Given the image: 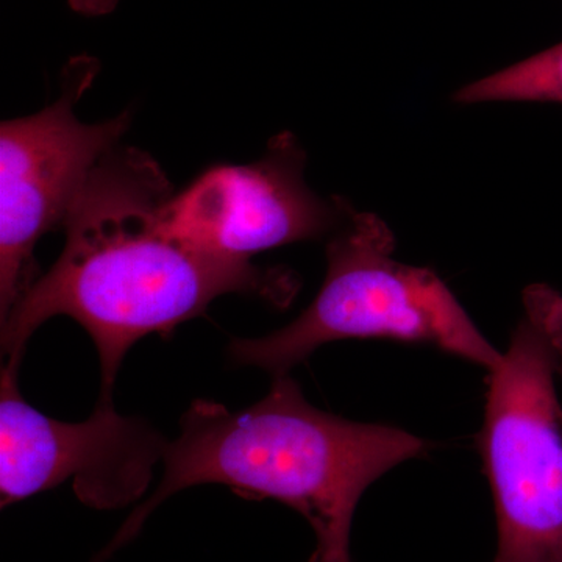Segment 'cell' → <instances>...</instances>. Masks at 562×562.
Wrapping results in <instances>:
<instances>
[{
    "label": "cell",
    "instance_id": "6da1fadb",
    "mask_svg": "<svg viewBox=\"0 0 562 562\" xmlns=\"http://www.w3.org/2000/svg\"><path fill=\"white\" fill-rule=\"evenodd\" d=\"M173 187L158 161L114 147L99 161L66 217V244L50 271L2 324L3 366L20 369L33 333L68 316L101 358V397H111L125 353L151 333L168 335L231 292L286 306L299 290L284 269L206 254L173 233Z\"/></svg>",
    "mask_w": 562,
    "mask_h": 562
},
{
    "label": "cell",
    "instance_id": "7a4b0ae2",
    "mask_svg": "<svg viewBox=\"0 0 562 562\" xmlns=\"http://www.w3.org/2000/svg\"><path fill=\"white\" fill-rule=\"evenodd\" d=\"M419 436L342 419L314 408L288 375L246 409L194 401L180 436L166 447L157 491L133 512L99 562L135 538L177 492L221 484L247 498H271L301 513L316 535L308 562H351L350 530L361 495L395 465L427 452Z\"/></svg>",
    "mask_w": 562,
    "mask_h": 562
},
{
    "label": "cell",
    "instance_id": "3957f363",
    "mask_svg": "<svg viewBox=\"0 0 562 562\" xmlns=\"http://www.w3.org/2000/svg\"><path fill=\"white\" fill-rule=\"evenodd\" d=\"M395 236L376 214L349 202L327 244L319 294L286 327L262 338L233 339V362L288 375L314 351L344 339L425 344L492 371L491 346L441 277L394 260Z\"/></svg>",
    "mask_w": 562,
    "mask_h": 562
},
{
    "label": "cell",
    "instance_id": "277c9868",
    "mask_svg": "<svg viewBox=\"0 0 562 562\" xmlns=\"http://www.w3.org/2000/svg\"><path fill=\"white\" fill-rule=\"evenodd\" d=\"M524 313L492 369L480 450L497 516L492 562H562V294L524 291Z\"/></svg>",
    "mask_w": 562,
    "mask_h": 562
},
{
    "label": "cell",
    "instance_id": "5b68a950",
    "mask_svg": "<svg viewBox=\"0 0 562 562\" xmlns=\"http://www.w3.org/2000/svg\"><path fill=\"white\" fill-rule=\"evenodd\" d=\"M98 72L94 58H72L57 101L0 125V322L38 280L36 244L65 225L95 166L131 127V111L98 124L77 120Z\"/></svg>",
    "mask_w": 562,
    "mask_h": 562
},
{
    "label": "cell",
    "instance_id": "8992f818",
    "mask_svg": "<svg viewBox=\"0 0 562 562\" xmlns=\"http://www.w3.org/2000/svg\"><path fill=\"white\" fill-rule=\"evenodd\" d=\"M20 369L0 376L2 506L72 480L77 497L95 509L124 508L154 479L169 442L146 420L121 416L101 397L90 419L68 424L36 412L21 395Z\"/></svg>",
    "mask_w": 562,
    "mask_h": 562
},
{
    "label": "cell",
    "instance_id": "52a82bcc",
    "mask_svg": "<svg viewBox=\"0 0 562 562\" xmlns=\"http://www.w3.org/2000/svg\"><path fill=\"white\" fill-rule=\"evenodd\" d=\"M306 154L279 133L260 160L206 169L168 206L177 236L206 254L250 261L261 251L330 236L346 199L319 198L305 181Z\"/></svg>",
    "mask_w": 562,
    "mask_h": 562
},
{
    "label": "cell",
    "instance_id": "ba28073f",
    "mask_svg": "<svg viewBox=\"0 0 562 562\" xmlns=\"http://www.w3.org/2000/svg\"><path fill=\"white\" fill-rule=\"evenodd\" d=\"M462 105L487 102L562 103V43L465 85L454 92Z\"/></svg>",
    "mask_w": 562,
    "mask_h": 562
},
{
    "label": "cell",
    "instance_id": "9c48e42d",
    "mask_svg": "<svg viewBox=\"0 0 562 562\" xmlns=\"http://www.w3.org/2000/svg\"><path fill=\"white\" fill-rule=\"evenodd\" d=\"M69 5L85 16H102L116 9L117 0H69Z\"/></svg>",
    "mask_w": 562,
    "mask_h": 562
},
{
    "label": "cell",
    "instance_id": "30bf717a",
    "mask_svg": "<svg viewBox=\"0 0 562 562\" xmlns=\"http://www.w3.org/2000/svg\"><path fill=\"white\" fill-rule=\"evenodd\" d=\"M558 375H560L561 379H562V362H561V366H560V371H558Z\"/></svg>",
    "mask_w": 562,
    "mask_h": 562
}]
</instances>
